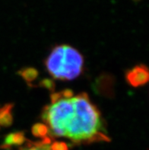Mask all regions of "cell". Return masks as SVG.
Wrapping results in <instances>:
<instances>
[{
    "label": "cell",
    "instance_id": "1",
    "mask_svg": "<svg viewBox=\"0 0 149 150\" xmlns=\"http://www.w3.org/2000/svg\"><path fill=\"white\" fill-rule=\"evenodd\" d=\"M42 119L51 136L76 144L109 141L100 110L85 93L66 89L53 94Z\"/></svg>",
    "mask_w": 149,
    "mask_h": 150
},
{
    "label": "cell",
    "instance_id": "2",
    "mask_svg": "<svg viewBox=\"0 0 149 150\" xmlns=\"http://www.w3.org/2000/svg\"><path fill=\"white\" fill-rule=\"evenodd\" d=\"M83 57L77 50L68 45L57 46L46 60V67L54 79L72 80L83 69Z\"/></svg>",
    "mask_w": 149,
    "mask_h": 150
},
{
    "label": "cell",
    "instance_id": "3",
    "mask_svg": "<svg viewBox=\"0 0 149 150\" xmlns=\"http://www.w3.org/2000/svg\"><path fill=\"white\" fill-rule=\"evenodd\" d=\"M6 150H68V147L63 142L53 140L50 137H46L36 142L27 139L23 144Z\"/></svg>",
    "mask_w": 149,
    "mask_h": 150
},
{
    "label": "cell",
    "instance_id": "4",
    "mask_svg": "<svg viewBox=\"0 0 149 150\" xmlns=\"http://www.w3.org/2000/svg\"><path fill=\"white\" fill-rule=\"evenodd\" d=\"M149 74L145 65H138L131 69L126 74V79L130 86L137 88L145 85L148 82Z\"/></svg>",
    "mask_w": 149,
    "mask_h": 150
},
{
    "label": "cell",
    "instance_id": "5",
    "mask_svg": "<svg viewBox=\"0 0 149 150\" xmlns=\"http://www.w3.org/2000/svg\"><path fill=\"white\" fill-rule=\"evenodd\" d=\"M27 140L25 133L23 132H16V133H10L6 136L3 144L0 146V148L6 149L11 148V147L18 146L23 144Z\"/></svg>",
    "mask_w": 149,
    "mask_h": 150
},
{
    "label": "cell",
    "instance_id": "6",
    "mask_svg": "<svg viewBox=\"0 0 149 150\" xmlns=\"http://www.w3.org/2000/svg\"><path fill=\"white\" fill-rule=\"evenodd\" d=\"M12 108L13 105L11 104H7L0 108V126L7 127L12 124Z\"/></svg>",
    "mask_w": 149,
    "mask_h": 150
},
{
    "label": "cell",
    "instance_id": "7",
    "mask_svg": "<svg viewBox=\"0 0 149 150\" xmlns=\"http://www.w3.org/2000/svg\"><path fill=\"white\" fill-rule=\"evenodd\" d=\"M32 133L34 137H40V139L47 137L48 129L45 124H37L33 126Z\"/></svg>",
    "mask_w": 149,
    "mask_h": 150
},
{
    "label": "cell",
    "instance_id": "8",
    "mask_svg": "<svg viewBox=\"0 0 149 150\" xmlns=\"http://www.w3.org/2000/svg\"><path fill=\"white\" fill-rule=\"evenodd\" d=\"M20 73H21V77L27 82H33L34 79H36L38 76L37 71L33 68H27L25 69H22L20 72Z\"/></svg>",
    "mask_w": 149,
    "mask_h": 150
},
{
    "label": "cell",
    "instance_id": "9",
    "mask_svg": "<svg viewBox=\"0 0 149 150\" xmlns=\"http://www.w3.org/2000/svg\"><path fill=\"white\" fill-rule=\"evenodd\" d=\"M134 1H136V2H137V1H139V0H134Z\"/></svg>",
    "mask_w": 149,
    "mask_h": 150
}]
</instances>
